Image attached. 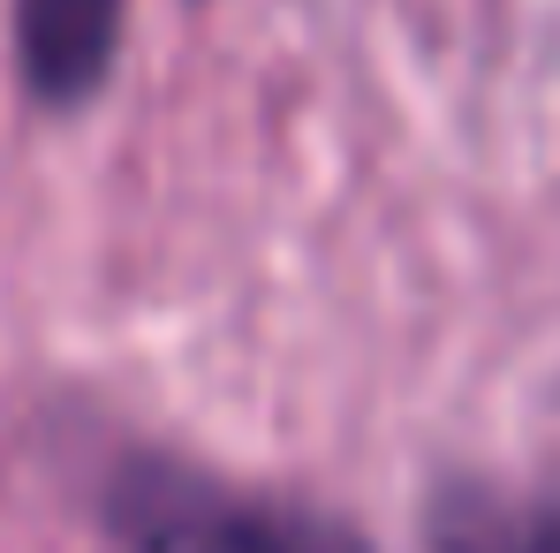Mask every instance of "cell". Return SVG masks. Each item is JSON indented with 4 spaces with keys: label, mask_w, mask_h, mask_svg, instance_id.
<instances>
[{
    "label": "cell",
    "mask_w": 560,
    "mask_h": 553,
    "mask_svg": "<svg viewBox=\"0 0 560 553\" xmlns=\"http://www.w3.org/2000/svg\"><path fill=\"white\" fill-rule=\"evenodd\" d=\"M424 539L432 553H560V485H440Z\"/></svg>",
    "instance_id": "obj_3"
},
{
    "label": "cell",
    "mask_w": 560,
    "mask_h": 553,
    "mask_svg": "<svg viewBox=\"0 0 560 553\" xmlns=\"http://www.w3.org/2000/svg\"><path fill=\"white\" fill-rule=\"evenodd\" d=\"M106 508L137 553H372L334 516L280 508V500H235L228 485H205L175 462H129L114 477Z\"/></svg>",
    "instance_id": "obj_1"
},
{
    "label": "cell",
    "mask_w": 560,
    "mask_h": 553,
    "mask_svg": "<svg viewBox=\"0 0 560 553\" xmlns=\"http://www.w3.org/2000/svg\"><path fill=\"white\" fill-rule=\"evenodd\" d=\"M121 8L129 0H15L23 84L54 106L92 99L114 69V46H121Z\"/></svg>",
    "instance_id": "obj_2"
}]
</instances>
